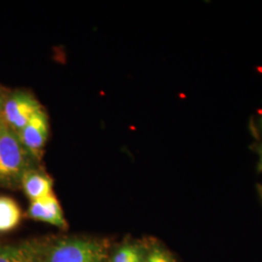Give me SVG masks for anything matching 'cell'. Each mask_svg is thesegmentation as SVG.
<instances>
[{
    "mask_svg": "<svg viewBox=\"0 0 262 262\" xmlns=\"http://www.w3.org/2000/svg\"><path fill=\"white\" fill-rule=\"evenodd\" d=\"M259 192H260V193H261V195H262V186H261V187H260V188H259Z\"/></svg>",
    "mask_w": 262,
    "mask_h": 262,
    "instance_id": "12",
    "label": "cell"
},
{
    "mask_svg": "<svg viewBox=\"0 0 262 262\" xmlns=\"http://www.w3.org/2000/svg\"><path fill=\"white\" fill-rule=\"evenodd\" d=\"M260 121H261V125H262V118H261V120H260Z\"/></svg>",
    "mask_w": 262,
    "mask_h": 262,
    "instance_id": "13",
    "label": "cell"
},
{
    "mask_svg": "<svg viewBox=\"0 0 262 262\" xmlns=\"http://www.w3.org/2000/svg\"><path fill=\"white\" fill-rule=\"evenodd\" d=\"M257 170L259 172H262V146L261 149L259 150V159H258V163H257Z\"/></svg>",
    "mask_w": 262,
    "mask_h": 262,
    "instance_id": "11",
    "label": "cell"
},
{
    "mask_svg": "<svg viewBox=\"0 0 262 262\" xmlns=\"http://www.w3.org/2000/svg\"><path fill=\"white\" fill-rule=\"evenodd\" d=\"M144 262H175L172 255L160 247H152L146 251Z\"/></svg>",
    "mask_w": 262,
    "mask_h": 262,
    "instance_id": "9",
    "label": "cell"
},
{
    "mask_svg": "<svg viewBox=\"0 0 262 262\" xmlns=\"http://www.w3.org/2000/svg\"><path fill=\"white\" fill-rule=\"evenodd\" d=\"M51 238L0 243V262H45Z\"/></svg>",
    "mask_w": 262,
    "mask_h": 262,
    "instance_id": "4",
    "label": "cell"
},
{
    "mask_svg": "<svg viewBox=\"0 0 262 262\" xmlns=\"http://www.w3.org/2000/svg\"><path fill=\"white\" fill-rule=\"evenodd\" d=\"M27 215L31 220L46 223L60 229L67 228L63 210L54 192L42 199L31 201Z\"/></svg>",
    "mask_w": 262,
    "mask_h": 262,
    "instance_id": "6",
    "label": "cell"
},
{
    "mask_svg": "<svg viewBox=\"0 0 262 262\" xmlns=\"http://www.w3.org/2000/svg\"><path fill=\"white\" fill-rule=\"evenodd\" d=\"M41 109L42 105L37 99L26 91L8 93L2 113V122L17 134Z\"/></svg>",
    "mask_w": 262,
    "mask_h": 262,
    "instance_id": "3",
    "label": "cell"
},
{
    "mask_svg": "<svg viewBox=\"0 0 262 262\" xmlns=\"http://www.w3.org/2000/svg\"><path fill=\"white\" fill-rule=\"evenodd\" d=\"M54 182L40 166L28 170L21 180L20 187L31 201H36L53 193Z\"/></svg>",
    "mask_w": 262,
    "mask_h": 262,
    "instance_id": "7",
    "label": "cell"
},
{
    "mask_svg": "<svg viewBox=\"0 0 262 262\" xmlns=\"http://www.w3.org/2000/svg\"><path fill=\"white\" fill-rule=\"evenodd\" d=\"M21 221V210L18 203L8 196H0V233L15 229Z\"/></svg>",
    "mask_w": 262,
    "mask_h": 262,
    "instance_id": "8",
    "label": "cell"
},
{
    "mask_svg": "<svg viewBox=\"0 0 262 262\" xmlns=\"http://www.w3.org/2000/svg\"><path fill=\"white\" fill-rule=\"evenodd\" d=\"M40 160L28 151L16 132L0 123V187L18 188L28 170L39 166Z\"/></svg>",
    "mask_w": 262,
    "mask_h": 262,
    "instance_id": "1",
    "label": "cell"
},
{
    "mask_svg": "<svg viewBox=\"0 0 262 262\" xmlns=\"http://www.w3.org/2000/svg\"><path fill=\"white\" fill-rule=\"evenodd\" d=\"M50 132V122L44 109L38 111L18 133L24 147L36 159L41 160Z\"/></svg>",
    "mask_w": 262,
    "mask_h": 262,
    "instance_id": "5",
    "label": "cell"
},
{
    "mask_svg": "<svg viewBox=\"0 0 262 262\" xmlns=\"http://www.w3.org/2000/svg\"><path fill=\"white\" fill-rule=\"evenodd\" d=\"M7 94H8V92H6L2 88H0V123L2 122V113H3V107H4Z\"/></svg>",
    "mask_w": 262,
    "mask_h": 262,
    "instance_id": "10",
    "label": "cell"
},
{
    "mask_svg": "<svg viewBox=\"0 0 262 262\" xmlns=\"http://www.w3.org/2000/svg\"><path fill=\"white\" fill-rule=\"evenodd\" d=\"M110 245L93 237L52 238L48 245L45 262H108Z\"/></svg>",
    "mask_w": 262,
    "mask_h": 262,
    "instance_id": "2",
    "label": "cell"
}]
</instances>
